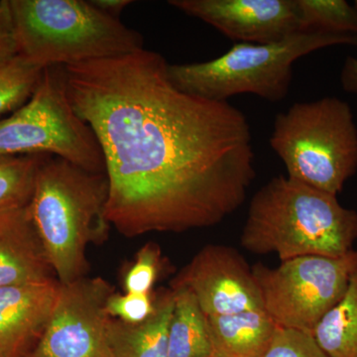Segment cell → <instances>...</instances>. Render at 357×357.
Masks as SVG:
<instances>
[{"instance_id":"6da1fadb","label":"cell","mask_w":357,"mask_h":357,"mask_svg":"<svg viewBox=\"0 0 357 357\" xmlns=\"http://www.w3.org/2000/svg\"><path fill=\"white\" fill-rule=\"evenodd\" d=\"M168 66L143 48L60 67L70 105L102 149L105 217L126 237L217 225L256 175L245 114L180 91Z\"/></svg>"},{"instance_id":"7a4b0ae2","label":"cell","mask_w":357,"mask_h":357,"mask_svg":"<svg viewBox=\"0 0 357 357\" xmlns=\"http://www.w3.org/2000/svg\"><path fill=\"white\" fill-rule=\"evenodd\" d=\"M357 211L337 196L277 176L249 204L241 243L255 255L274 253L281 261L306 255L340 257L354 249Z\"/></svg>"},{"instance_id":"3957f363","label":"cell","mask_w":357,"mask_h":357,"mask_svg":"<svg viewBox=\"0 0 357 357\" xmlns=\"http://www.w3.org/2000/svg\"><path fill=\"white\" fill-rule=\"evenodd\" d=\"M107 174L93 173L56 156L40 166L31 201L32 222L55 278L69 284L86 277V248L107 239Z\"/></svg>"},{"instance_id":"277c9868","label":"cell","mask_w":357,"mask_h":357,"mask_svg":"<svg viewBox=\"0 0 357 357\" xmlns=\"http://www.w3.org/2000/svg\"><path fill=\"white\" fill-rule=\"evenodd\" d=\"M20 55L40 67L121 57L143 49L139 33L86 0H8Z\"/></svg>"},{"instance_id":"5b68a950","label":"cell","mask_w":357,"mask_h":357,"mask_svg":"<svg viewBox=\"0 0 357 357\" xmlns=\"http://www.w3.org/2000/svg\"><path fill=\"white\" fill-rule=\"evenodd\" d=\"M337 45L357 46L356 35L297 33L273 44L237 43L220 57L203 63L168 66L176 88L213 102L251 93L277 102L287 96L293 65L312 52Z\"/></svg>"},{"instance_id":"8992f818","label":"cell","mask_w":357,"mask_h":357,"mask_svg":"<svg viewBox=\"0 0 357 357\" xmlns=\"http://www.w3.org/2000/svg\"><path fill=\"white\" fill-rule=\"evenodd\" d=\"M270 145L288 178L335 196L357 172L354 114L335 96L297 102L277 114Z\"/></svg>"},{"instance_id":"52a82bcc","label":"cell","mask_w":357,"mask_h":357,"mask_svg":"<svg viewBox=\"0 0 357 357\" xmlns=\"http://www.w3.org/2000/svg\"><path fill=\"white\" fill-rule=\"evenodd\" d=\"M0 155H49L105 172L100 143L70 105L60 67L45 68L31 98L0 121Z\"/></svg>"},{"instance_id":"ba28073f","label":"cell","mask_w":357,"mask_h":357,"mask_svg":"<svg viewBox=\"0 0 357 357\" xmlns=\"http://www.w3.org/2000/svg\"><path fill=\"white\" fill-rule=\"evenodd\" d=\"M357 271V250L340 257L306 255L281 261L271 269L252 267L263 307L280 328L312 333L342 300Z\"/></svg>"},{"instance_id":"9c48e42d","label":"cell","mask_w":357,"mask_h":357,"mask_svg":"<svg viewBox=\"0 0 357 357\" xmlns=\"http://www.w3.org/2000/svg\"><path fill=\"white\" fill-rule=\"evenodd\" d=\"M114 293L102 277L60 283L49 325L30 357H114L107 311Z\"/></svg>"},{"instance_id":"30bf717a","label":"cell","mask_w":357,"mask_h":357,"mask_svg":"<svg viewBox=\"0 0 357 357\" xmlns=\"http://www.w3.org/2000/svg\"><path fill=\"white\" fill-rule=\"evenodd\" d=\"M171 286L191 291L206 317L264 310L252 268L229 246H204Z\"/></svg>"},{"instance_id":"8fae6325","label":"cell","mask_w":357,"mask_h":357,"mask_svg":"<svg viewBox=\"0 0 357 357\" xmlns=\"http://www.w3.org/2000/svg\"><path fill=\"white\" fill-rule=\"evenodd\" d=\"M239 43L273 44L300 33L296 0H170Z\"/></svg>"},{"instance_id":"7c38bea8","label":"cell","mask_w":357,"mask_h":357,"mask_svg":"<svg viewBox=\"0 0 357 357\" xmlns=\"http://www.w3.org/2000/svg\"><path fill=\"white\" fill-rule=\"evenodd\" d=\"M60 288L54 278L0 287V357H30L50 321Z\"/></svg>"},{"instance_id":"4fadbf2b","label":"cell","mask_w":357,"mask_h":357,"mask_svg":"<svg viewBox=\"0 0 357 357\" xmlns=\"http://www.w3.org/2000/svg\"><path fill=\"white\" fill-rule=\"evenodd\" d=\"M27 206L0 211V287L55 278Z\"/></svg>"},{"instance_id":"5bb4252c","label":"cell","mask_w":357,"mask_h":357,"mask_svg":"<svg viewBox=\"0 0 357 357\" xmlns=\"http://www.w3.org/2000/svg\"><path fill=\"white\" fill-rule=\"evenodd\" d=\"M206 319L211 357H264L278 328L265 310Z\"/></svg>"},{"instance_id":"9a60e30c","label":"cell","mask_w":357,"mask_h":357,"mask_svg":"<svg viewBox=\"0 0 357 357\" xmlns=\"http://www.w3.org/2000/svg\"><path fill=\"white\" fill-rule=\"evenodd\" d=\"M174 311L172 289L155 298L153 314L140 324L110 318L107 337L114 357H168L169 328Z\"/></svg>"},{"instance_id":"2e32d148","label":"cell","mask_w":357,"mask_h":357,"mask_svg":"<svg viewBox=\"0 0 357 357\" xmlns=\"http://www.w3.org/2000/svg\"><path fill=\"white\" fill-rule=\"evenodd\" d=\"M174 311L169 328L168 357H211L206 316L191 291L172 288Z\"/></svg>"},{"instance_id":"e0dca14e","label":"cell","mask_w":357,"mask_h":357,"mask_svg":"<svg viewBox=\"0 0 357 357\" xmlns=\"http://www.w3.org/2000/svg\"><path fill=\"white\" fill-rule=\"evenodd\" d=\"M312 335L330 357H357V271L344 297L319 321Z\"/></svg>"},{"instance_id":"ac0fdd59","label":"cell","mask_w":357,"mask_h":357,"mask_svg":"<svg viewBox=\"0 0 357 357\" xmlns=\"http://www.w3.org/2000/svg\"><path fill=\"white\" fill-rule=\"evenodd\" d=\"M47 156L0 155V211L29 204L37 174Z\"/></svg>"},{"instance_id":"d6986e66","label":"cell","mask_w":357,"mask_h":357,"mask_svg":"<svg viewBox=\"0 0 357 357\" xmlns=\"http://www.w3.org/2000/svg\"><path fill=\"white\" fill-rule=\"evenodd\" d=\"M300 33L356 35L357 8L345 0H296Z\"/></svg>"},{"instance_id":"ffe728a7","label":"cell","mask_w":357,"mask_h":357,"mask_svg":"<svg viewBox=\"0 0 357 357\" xmlns=\"http://www.w3.org/2000/svg\"><path fill=\"white\" fill-rule=\"evenodd\" d=\"M43 72L21 55L0 64V116L16 112L31 98Z\"/></svg>"},{"instance_id":"44dd1931","label":"cell","mask_w":357,"mask_h":357,"mask_svg":"<svg viewBox=\"0 0 357 357\" xmlns=\"http://www.w3.org/2000/svg\"><path fill=\"white\" fill-rule=\"evenodd\" d=\"M161 252L158 245L148 243L138 250L135 261L124 277L126 293L150 294L160 271Z\"/></svg>"},{"instance_id":"7402d4cb","label":"cell","mask_w":357,"mask_h":357,"mask_svg":"<svg viewBox=\"0 0 357 357\" xmlns=\"http://www.w3.org/2000/svg\"><path fill=\"white\" fill-rule=\"evenodd\" d=\"M264 357H330L312 333L278 326Z\"/></svg>"},{"instance_id":"603a6c76","label":"cell","mask_w":357,"mask_h":357,"mask_svg":"<svg viewBox=\"0 0 357 357\" xmlns=\"http://www.w3.org/2000/svg\"><path fill=\"white\" fill-rule=\"evenodd\" d=\"M155 310V299L150 294L114 293L107 303V311L112 318L124 323L140 324L149 318Z\"/></svg>"},{"instance_id":"cb8c5ba5","label":"cell","mask_w":357,"mask_h":357,"mask_svg":"<svg viewBox=\"0 0 357 357\" xmlns=\"http://www.w3.org/2000/svg\"><path fill=\"white\" fill-rule=\"evenodd\" d=\"M20 55L8 0L0 1V64Z\"/></svg>"},{"instance_id":"d4e9b609","label":"cell","mask_w":357,"mask_h":357,"mask_svg":"<svg viewBox=\"0 0 357 357\" xmlns=\"http://www.w3.org/2000/svg\"><path fill=\"white\" fill-rule=\"evenodd\" d=\"M340 83L347 93L357 95V58L349 56L345 59L340 72Z\"/></svg>"},{"instance_id":"484cf974","label":"cell","mask_w":357,"mask_h":357,"mask_svg":"<svg viewBox=\"0 0 357 357\" xmlns=\"http://www.w3.org/2000/svg\"><path fill=\"white\" fill-rule=\"evenodd\" d=\"M93 6L102 13L119 20L122 11L131 3L130 0H89Z\"/></svg>"},{"instance_id":"4316f807","label":"cell","mask_w":357,"mask_h":357,"mask_svg":"<svg viewBox=\"0 0 357 357\" xmlns=\"http://www.w3.org/2000/svg\"><path fill=\"white\" fill-rule=\"evenodd\" d=\"M354 6H356V8H357V0H356V2H354Z\"/></svg>"}]
</instances>
